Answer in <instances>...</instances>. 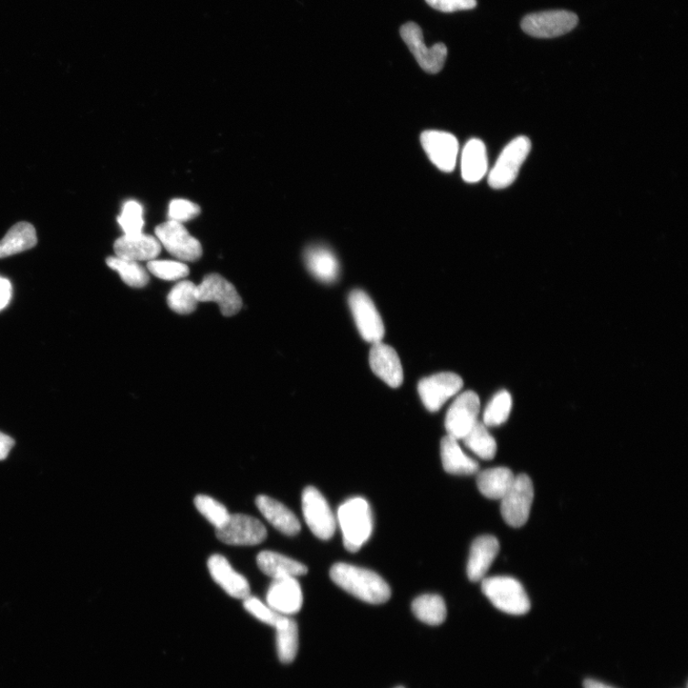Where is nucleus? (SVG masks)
<instances>
[{
    "instance_id": "nucleus-24",
    "label": "nucleus",
    "mask_w": 688,
    "mask_h": 688,
    "mask_svg": "<svg viewBox=\"0 0 688 688\" xmlns=\"http://www.w3.org/2000/svg\"><path fill=\"white\" fill-rule=\"evenodd\" d=\"M462 177L467 183H477L488 172L487 150L479 139L465 144L461 161Z\"/></svg>"
},
{
    "instance_id": "nucleus-38",
    "label": "nucleus",
    "mask_w": 688,
    "mask_h": 688,
    "mask_svg": "<svg viewBox=\"0 0 688 688\" xmlns=\"http://www.w3.org/2000/svg\"><path fill=\"white\" fill-rule=\"evenodd\" d=\"M199 214V206L189 200L174 199L171 202L169 218L172 221L183 224V222L195 218Z\"/></svg>"
},
{
    "instance_id": "nucleus-12",
    "label": "nucleus",
    "mask_w": 688,
    "mask_h": 688,
    "mask_svg": "<svg viewBox=\"0 0 688 688\" xmlns=\"http://www.w3.org/2000/svg\"><path fill=\"white\" fill-rule=\"evenodd\" d=\"M349 302L362 339L373 344L380 342L384 336V326L370 297L362 290H354L349 295Z\"/></svg>"
},
{
    "instance_id": "nucleus-8",
    "label": "nucleus",
    "mask_w": 688,
    "mask_h": 688,
    "mask_svg": "<svg viewBox=\"0 0 688 688\" xmlns=\"http://www.w3.org/2000/svg\"><path fill=\"white\" fill-rule=\"evenodd\" d=\"M579 23L576 14L568 11H547L528 15L522 20L526 34L539 38H552L572 31Z\"/></svg>"
},
{
    "instance_id": "nucleus-11",
    "label": "nucleus",
    "mask_w": 688,
    "mask_h": 688,
    "mask_svg": "<svg viewBox=\"0 0 688 688\" xmlns=\"http://www.w3.org/2000/svg\"><path fill=\"white\" fill-rule=\"evenodd\" d=\"M196 296L199 302L217 303L222 315L233 317L242 308V299L235 287L217 274L205 276L197 286Z\"/></svg>"
},
{
    "instance_id": "nucleus-41",
    "label": "nucleus",
    "mask_w": 688,
    "mask_h": 688,
    "mask_svg": "<svg viewBox=\"0 0 688 688\" xmlns=\"http://www.w3.org/2000/svg\"><path fill=\"white\" fill-rule=\"evenodd\" d=\"M15 446V441L8 435L0 433V461L5 460L12 448Z\"/></svg>"
},
{
    "instance_id": "nucleus-34",
    "label": "nucleus",
    "mask_w": 688,
    "mask_h": 688,
    "mask_svg": "<svg viewBox=\"0 0 688 688\" xmlns=\"http://www.w3.org/2000/svg\"><path fill=\"white\" fill-rule=\"evenodd\" d=\"M194 505L215 529L222 527L230 518L231 514L225 506L211 496L199 495L194 498Z\"/></svg>"
},
{
    "instance_id": "nucleus-22",
    "label": "nucleus",
    "mask_w": 688,
    "mask_h": 688,
    "mask_svg": "<svg viewBox=\"0 0 688 688\" xmlns=\"http://www.w3.org/2000/svg\"><path fill=\"white\" fill-rule=\"evenodd\" d=\"M258 568L273 579L305 576L308 566L289 557L272 551H263L256 557Z\"/></svg>"
},
{
    "instance_id": "nucleus-27",
    "label": "nucleus",
    "mask_w": 688,
    "mask_h": 688,
    "mask_svg": "<svg viewBox=\"0 0 688 688\" xmlns=\"http://www.w3.org/2000/svg\"><path fill=\"white\" fill-rule=\"evenodd\" d=\"M516 475L508 468L485 470L477 476V487L484 496L501 500L512 487Z\"/></svg>"
},
{
    "instance_id": "nucleus-42",
    "label": "nucleus",
    "mask_w": 688,
    "mask_h": 688,
    "mask_svg": "<svg viewBox=\"0 0 688 688\" xmlns=\"http://www.w3.org/2000/svg\"><path fill=\"white\" fill-rule=\"evenodd\" d=\"M584 688H614L595 680H586L583 683Z\"/></svg>"
},
{
    "instance_id": "nucleus-30",
    "label": "nucleus",
    "mask_w": 688,
    "mask_h": 688,
    "mask_svg": "<svg viewBox=\"0 0 688 688\" xmlns=\"http://www.w3.org/2000/svg\"><path fill=\"white\" fill-rule=\"evenodd\" d=\"M462 440L465 447L483 460H492L496 455V441L482 422H478Z\"/></svg>"
},
{
    "instance_id": "nucleus-7",
    "label": "nucleus",
    "mask_w": 688,
    "mask_h": 688,
    "mask_svg": "<svg viewBox=\"0 0 688 688\" xmlns=\"http://www.w3.org/2000/svg\"><path fill=\"white\" fill-rule=\"evenodd\" d=\"M400 35L423 71L437 74L442 70L448 57L446 46L437 44L431 48L428 47L423 42L421 27L415 23L403 25L400 29Z\"/></svg>"
},
{
    "instance_id": "nucleus-33",
    "label": "nucleus",
    "mask_w": 688,
    "mask_h": 688,
    "mask_svg": "<svg viewBox=\"0 0 688 688\" xmlns=\"http://www.w3.org/2000/svg\"><path fill=\"white\" fill-rule=\"evenodd\" d=\"M513 409L512 396L508 391L498 392L488 404L483 417V423L487 428L502 426L508 421Z\"/></svg>"
},
{
    "instance_id": "nucleus-3",
    "label": "nucleus",
    "mask_w": 688,
    "mask_h": 688,
    "mask_svg": "<svg viewBox=\"0 0 688 688\" xmlns=\"http://www.w3.org/2000/svg\"><path fill=\"white\" fill-rule=\"evenodd\" d=\"M482 592L497 610L515 616L527 614L531 610L530 599L523 585L510 577L485 578Z\"/></svg>"
},
{
    "instance_id": "nucleus-35",
    "label": "nucleus",
    "mask_w": 688,
    "mask_h": 688,
    "mask_svg": "<svg viewBox=\"0 0 688 688\" xmlns=\"http://www.w3.org/2000/svg\"><path fill=\"white\" fill-rule=\"evenodd\" d=\"M148 270L156 277L169 281L184 278L190 273L185 263L171 260L149 261Z\"/></svg>"
},
{
    "instance_id": "nucleus-29",
    "label": "nucleus",
    "mask_w": 688,
    "mask_h": 688,
    "mask_svg": "<svg viewBox=\"0 0 688 688\" xmlns=\"http://www.w3.org/2000/svg\"><path fill=\"white\" fill-rule=\"evenodd\" d=\"M412 611L416 618L429 625H440L447 618V607L438 595H422L412 603Z\"/></svg>"
},
{
    "instance_id": "nucleus-28",
    "label": "nucleus",
    "mask_w": 688,
    "mask_h": 688,
    "mask_svg": "<svg viewBox=\"0 0 688 688\" xmlns=\"http://www.w3.org/2000/svg\"><path fill=\"white\" fill-rule=\"evenodd\" d=\"M277 655L282 663L292 662L298 651V627L287 616H281L275 625Z\"/></svg>"
},
{
    "instance_id": "nucleus-21",
    "label": "nucleus",
    "mask_w": 688,
    "mask_h": 688,
    "mask_svg": "<svg viewBox=\"0 0 688 688\" xmlns=\"http://www.w3.org/2000/svg\"><path fill=\"white\" fill-rule=\"evenodd\" d=\"M255 505L261 515L280 533L295 536L300 532L299 520L286 505L267 495H258Z\"/></svg>"
},
{
    "instance_id": "nucleus-43",
    "label": "nucleus",
    "mask_w": 688,
    "mask_h": 688,
    "mask_svg": "<svg viewBox=\"0 0 688 688\" xmlns=\"http://www.w3.org/2000/svg\"><path fill=\"white\" fill-rule=\"evenodd\" d=\"M396 688H404V687L400 686V687H396Z\"/></svg>"
},
{
    "instance_id": "nucleus-13",
    "label": "nucleus",
    "mask_w": 688,
    "mask_h": 688,
    "mask_svg": "<svg viewBox=\"0 0 688 688\" xmlns=\"http://www.w3.org/2000/svg\"><path fill=\"white\" fill-rule=\"evenodd\" d=\"M463 384L459 375L444 372L422 379L419 382L418 391L424 407L431 412H436L462 390Z\"/></svg>"
},
{
    "instance_id": "nucleus-6",
    "label": "nucleus",
    "mask_w": 688,
    "mask_h": 688,
    "mask_svg": "<svg viewBox=\"0 0 688 688\" xmlns=\"http://www.w3.org/2000/svg\"><path fill=\"white\" fill-rule=\"evenodd\" d=\"M302 514L311 532L322 540L333 537L337 521L325 496L315 487H308L301 496Z\"/></svg>"
},
{
    "instance_id": "nucleus-37",
    "label": "nucleus",
    "mask_w": 688,
    "mask_h": 688,
    "mask_svg": "<svg viewBox=\"0 0 688 688\" xmlns=\"http://www.w3.org/2000/svg\"><path fill=\"white\" fill-rule=\"evenodd\" d=\"M243 601H245L243 602L245 609L263 623L275 627L282 616L274 611L268 604L263 603L255 597L249 596L247 599H243Z\"/></svg>"
},
{
    "instance_id": "nucleus-16",
    "label": "nucleus",
    "mask_w": 688,
    "mask_h": 688,
    "mask_svg": "<svg viewBox=\"0 0 688 688\" xmlns=\"http://www.w3.org/2000/svg\"><path fill=\"white\" fill-rule=\"evenodd\" d=\"M266 600L268 606L279 615L289 617L299 612L303 604V594L297 578L273 579Z\"/></svg>"
},
{
    "instance_id": "nucleus-18",
    "label": "nucleus",
    "mask_w": 688,
    "mask_h": 688,
    "mask_svg": "<svg viewBox=\"0 0 688 688\" xmlns=\"http://www.w3.org/2000/svg\"><path fill=\"white\" fill-rule=\"evenodd\" d=\"M370 363L375 375L390 387L397 389L401 386L403 380L401 363L397 352L388 344L381 341L373 344Z\"/></svg>"
},
{
    "instance_id": "nucleus-1",
    "label": "nucleus",
    "mask_w": 688,
    "mask_h": 688,
    "mask_svg": "<svg viewBox=\"0 0 688 688\" xmlns=\"http://www.w3.org/2000/svg\"><path fill=\"white\" fill-rule=\"evenodd\" d=\"M332 580L344 591L371 604L387 602L390 585L377 573L348 563H336L330 570Z\"/></svg>"
},
{
    "instance_id": "nucleus-23",
    "label": "nucleus",
    "mask_w": 688,
    "mask_h": 688,
    "mask_svg": "<svg viewBox=\"0 0 688 688\" xmlns=\"http://www.w3.org/2000/svg\"><path fill=\"white\" fill-rule=\"evenodd\" d=\"M441 458L443 467L448 474L454 475H473L479 472L478 463L465 454L458 440L448 435L441 442Z\"/></svg>"
},
{
    "instance_id": "nucleus-40",
    "label": "nucleus",
    "mask_w": 688,
    "mask_h": 688,
    "mask_svg": "<svg viewBox=\"0 0 688 688\" xmlns=\"http://www.w3.org/2000/svg\"><path fill=\"white\" fill-rule=\"evenodd\" d=\"M12 293L11 282L7 278L0 276V311H3L9 306Z\"/></svg>"
},
{
    "instance_id": "nucleus-32",
    "label": "nucleus",
    "mask_w": 688,
    "mask_h": 688,
    "mask_svg": "<svg viewBox=\"0 0 688 688\" xmlns=\"http://www.w3.org/2000/svg\"><path fill=\"white\" fill-rule=\"evenodd\" d=\"M197 286L191 281H181L172 288L168 296L170 308L177 314L187 315L195 311L198 299Z\"/></svg>"
},
{
    "instance_id": "nucleus-20",
    "label": "nucleus",
    "mask_w": 688,
    "mask_h": 688,
    "mask_svg": "<svg viewBox=\"0 0 688 688\" xmlns=\"http://www.w3.org/2000/svg\"><path fill=\"white\" fill-rule=\"evenodd\" d=\"M499 550V542L493 536H482L474 541L467 569L471 581L477 582L485 579Z\"/></svg>"
},
{
    "instance_id": "nucleus-4",
    "label": "nucleus",
    "mask_w": 688,
    "mask_h": 688,
    "mask_svg": "<svg viewBox=\"0 0 688 688\" xmlns=\"http://www.w3.org/2000/svg\"><path fill=\"white\" fill-rule=\"evenodd\" d=\"M532 143L528 137L519 136L506 146L489 174V184L495 190L510 187L530 154Z\"/></svg>"
},
{
    "instance_id": "nucleus-39",
    "label": "nucleus",
    "mask_w": 688,
    "mask_h": 688,
    "mask_svg": "<svg viewBox=\"0 0 688 688\" xmlns=\"http://www.w3.org/2000/svg\"><path fill=\"white\" fill-rule=\"evenodd\" d=\"M426 3L435 10L443 13L472 10L476 7V0H426Z\"/></svg>"
},
{
    "instance_id": "nucleus-2",
    "label": "nucleus",
    "mask_w": 688,
    "mask_h": 688,
    "mask_svg": "<svg viewBox=\"0 0 688 688\" xmlns=\"http://www.w3.org/2000/svg\"><path fill=\"white\" fill-rule=\"evenodd\" d=\"M344 547L351 553L359 551L373 532V516L370 503L361 497L347 500L338 510Z\"/></svg>"
},
{
    "instance_id": "nucleus-15",
    "label": "nucleus",
    "mask_w": 688,
    "mask_h": 688,
    "mask_svg": "<svg viewBox=\"0 0 688 688\" xmlns=\"http://www.w3.org/2000/svg\"><path fill=\"white\" fill-rule=\"evenodd\" d=\"M422 146L433 163L442 172H452L457 163L459 144L451 133L428 130L421 136Z\"/></svg>"
},
{
    "instance_id": "nucleus-10",
    "label": "nucleus",
    "mask_w": 688,
    "mask_h": 688,
    "mask_svg": "<svg viewBox=\"0 0 688 688\" xmlns=\"http://www.w3.org/2000/svg\"><path fill=\"white\" fill-rule=\"evenodd\" d=\"M215 534L221 542L233 546H255L267 537L265 524L242 514L231 515L222 527L215 529Z\"/></svg>"
},
{
    "instance_id": "nucleus-26",
    "label": "nucleus",
    "mask_w": 688,
    "mask_h": 688,
    "mask_svg": "<svg viewBox=\"0 0 688 688\" xmlns=\"http://www.w3.org/2000/svg\"><path fill=\"white\" fill-rule=\"evenodd\" d=\"M37 237L34 226L28 222H19L0 240V258L26 252L36 245Z\"/></svg>"
},
{
    "instance_id": "nucleus-17",
    "label": "nucleus",
    "mask_w": 688,
    "mask_h": 688,
    "mask_svg": "<svg viewBox=\"0 0 688 688\" xmlns=\"http://www.w3.org/2000/svg\"><path fill=\"white\" fill-rule=\"evenodd\" d=\"M208 569L214 580L229 596L245 599L251 596V586L245 577L237 573L227 558L213 555L208 560Z\"/></svg>"
},
{
    "instance_id": "nucleus-25",
    "label": "nucleus",
    "mask_w": 688,
    "mask_h": 688,
    "mask_svg": "<svg viewBox=\"0 0 688 688\" xmlns=\"http://www.w3.org/2000/svg\"><path fill=\"white\" fill-rule=\"evenodd\" d=\"M306 261L308 270L319 281L335 282L339 274V265L335 254L323 246L311 247L307 251Z\"/></svg>"
},
{
    "instance_id": "nucleus-36",
    "label": "nucleus",
    "mask_w": 688,
    "mask_h": 688,
    "mask_svg": "<svg viewBox=\"0 0 688 688\" xmlns=\"http://www.w3.org/2000/svg\"><path fill=\"white\" fill-rule=\"evenodd\" d=\"M118 224L124 230L125 235H137L143 230V207L136 201H129L124 205L123 212L118 217Z\"/></svg>"
},
{
    "instance_id": "nucleus-19",
    "label": "nucleus",
    "mask_w": 688,
    "mask_h": 688,
    "mask_svg": "<svg viewBox=\"0 0 688 688\" xmlns=\"http://www.w3.org/2000/svg\"><path fill=\"white\" fill-rule=\"evenodd\" d=\"M116 256L132 261H151L161 253L159 240L150 235L140 233L125 235L115 241Z\"/></svg>"
},
{
    "instance_id": "nucleus-5",
    "label": "nucleus",
    "mask_w": 688,
    "mask_h": 688,
    "mask_svg": "<svg viewBox=\"0 0 688 688\" xmlns=\"http://www.w3.org/2000/svg\"><path fill=\"white\" fill-rule=\"evenodd\" d=\"M534 485L526 474L516 475L512 487L501 499V515L511 527L520 528L528 521L534 501Z\"/></svg>"
},
{
    "instance_id": "nucleus-9",
    "label": "nucleus",
    "mask_w": 688,
    "mask_h": 688,
    "mask_svg": "<svg viewBox=\"0 0 688 688\" xmlns=\"http://www.w3.org/2000/svg\"><path fill=\"white\" fill-rule=\"evenodd\" d=\"M155 235L160 245L181 261H196L203 253L200 242L179 222H165L156 228Z\"/></svg>"
},
{
    "instance_id": "nucleus-31",
    "label": "nucleus",
    "mask_w": 688,
    "mask_h": 688,
    "mask_svg": "<svg viewBox=\"0 0 688 688\" xmlns=\"http://www.w3.org/2000/svg\"><path fill=\"white\" fill-rule=\"evenodd\" d=\"M107 265L112 270L119 273L123 281L130 287L143 288L148 286L150 276L147 270L138 262L110 256L107 259Z\"/></svg>"
},
{
    "instance_id": "nucleus-14",
    "label": "nucleus",
    "mask_w": 688,
    "mask_h": 688,
    "mask_svg": "<svg viewBox=\"0 0 688 688\" xmlns=\"http://www.w3.org/2000/svg\"><path fill=\"white\" fill-rule=\"evenodd\" d=\"M480 400L474 391L462 393L452 404L444 426L448 435L462 440L478 422Z\"/></svg>"
}]
</instances>
